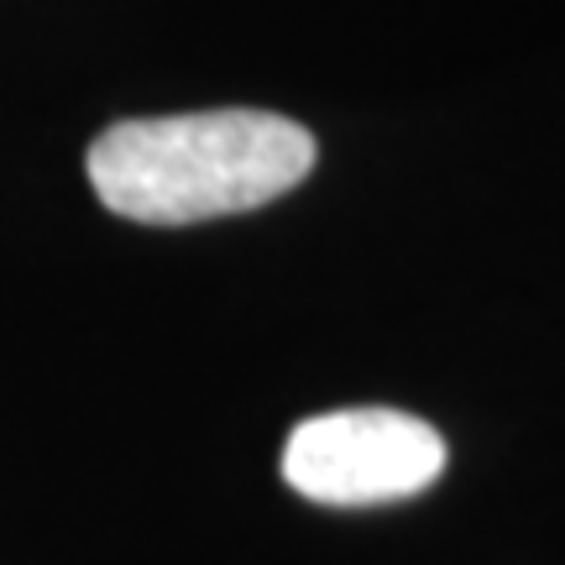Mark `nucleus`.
Here are the masks:
<instances>
[{
	"mask_svg": "<svg viewBox=\"0 0 565 565\" xmlns=\"http://www.w3.org/2000/svg\"><path fill=\"white\" fill-rule=\"evenodd\" d=\"M315 158L320 147L299 121L231 105L110 126L89 147V183L121 221L200 225L299 189Z\"/></svg>",
	"mask_w": 565,
	"mask_h": 565,
	"instance_id": "obj_1",
	"label": "nucleus"
},
{
	"mask_svg": "<svg viewBox=\"0 0 565 565\" xmlns=\"http://www.w3.org/2000/svg\"><path fill=\"white\" fill-rule=\"evenodd\" d=\"M445 471L435 424L404 408H335L303 419L282 445V482L324 508H377L419 498Z\"/></svg>",
	"mask_w": 565,
	"mask_h": 565,
	"instance_id": "obj_2",
	"label": "nucleus"
}]
</instances>
